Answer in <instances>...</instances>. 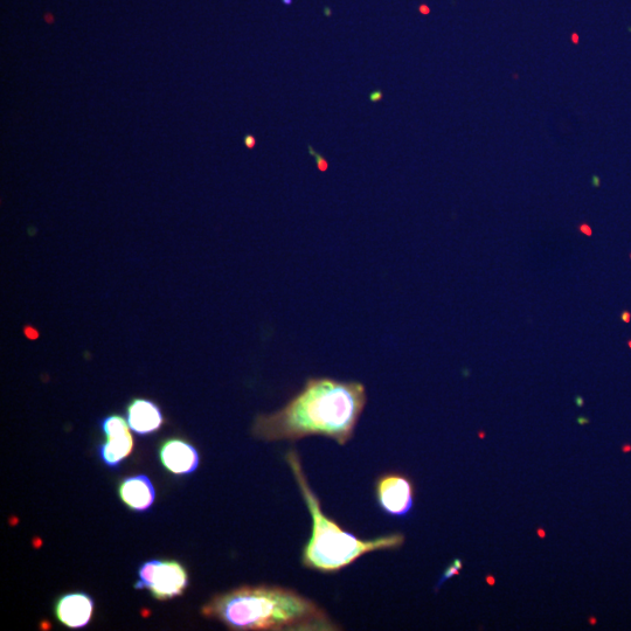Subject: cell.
Wrapping results in <instances>:
<instances>
[{
  "label": "cell",
  "mask_w": 631,
  "mask_h": 631,
  "mask_svg": "<svg viewBox=\"0 0 631 631\" xmlns=\"http://www.w3.org/2000/svg\"><path fill=\"white\" fill-rule=\"evenodd\" d=\"M284 4L290 5L291 4V0H283Z\"/></svg>",
  "instance_id": "cell-15"
},
{
  "label": "cell",
  "mask_w": 631,
  "mask_h": 631,
  "mask_svg": "<svg viewBox=\"0 0 631 631\" xmlns=\"http://www.w3.org/2000/svg\"><path fill=\"white\" fill-rule=\"evenodd\" d=\"M119 494L122 502L137 512L148 511L156 499L154 484L145 475L124 478L120 483Z\"/></svg>",
  "instance_id": "cell-10"
},
{
  "label": "cell",
  "mask_w": 631,
  "mask_h": 631,
  "mask_svg": "<svg viewBox=\"0 0 631 631\" xmlns=\"http://www.w3.org/2000/svg\"><path fill=\"white\" fill-rule=\"evenodd\" d=\"M308 148H309V151H310V155L314 156L316 158L318 169H320L321 171H327L328 170V162L325 161L324 157H322L320 154H318L317 151L312 149L311 145H309Z\"/></svg>",
  "instance_id": "cell-11"
},
{
  "label": "cell",
  "mask_w": 631,
  "mask_h": 631,
  "mask_svg": "<svg viewBox=\"0 0 631 631\" xmlns=\"http://www.w3.org/2000/svg\"><path fill=\"white\" fill-rule=\"evenodd\" d=\"M366 402V388L358 381L309 378L279 411L258 415L252 433L269 442L325 436L344 446L353 438Z\"/></svg>",
  "instance_id": "cell-1"
},
{
  "label": "cell",
  "mask_w": 631,
  "mask_h": 631,
  "mask_svg": "<svg viewBox=\"0 0 631 631\" xmlns=\"http://www.w3.org/2000/svg\"><path fill=\"white\" fill-rule=\"evenodd\" d=\"M201 614L233 630L341 629L317 603L279 586H244L218 594Z\"/></svg>",
  "instance_id": "cell-2"
},
{
  "label": "cell",
  "mask_w": 631,
  "mask_h": 631,
  "mask_svg": "<svg viewBox=\"0 0 631 631\" xmlns=\"http://www.w3.org/2000/svg\"><path fill=\"white\" fill-rule=\"evenodd\" d=\"M106 442L99 446L101 461L109 468H117L133 452L134 439L129 424L121 415H110L101 421Z\"/></svg>",
  "instance_id": "cell-6"
},
{
  "label": "cell",
  "mask_w": 631,
  "mask_h": 631,
  "mask_svg": "<svg viewBox=\"0 0 631 631\" xmlns=\"http://www.w3.org/2000/svg\"><path fill=\"white\" fill-rule=\"evenodd\" d=\"M94 613V600L86 593L62 595L55 603V615L64 626L81 629L88 626Z\"/></svg>",
  "instance_id": "cell-7"
},
{
  "label": "cell",
  "mask_w": 631,
  "mask_h": 631,
  "mask_svg": "<svg viewBox=\"0 0 631 631\" xmlns=\"http://www.w3.org/2000/svg\"><path fill=\"white\" fill-rule=\"evenodd\" d=\"M159 457L164 468L175 475H190L199 467L197 449L184 440L165 441L159 450Z\"/></svg>",
  "instance_id": "cell-8"
},
{
  "label": "cell",
  "mask_w": 631,
  "mask_h": 631,
  "mask_svg": "<svg viewBox=\"0 0 631 631\" xmlns=\"http://www.w3.org/2000/svg\"><path fill=\"white\" fill-rule=\"evenodd\" d=\"M245 144L247 148L253 149L256 144L255 138L252 135H247L245 137Z\"/></svg>",
  "instance_id": "cell-14"
},
{
  "label": "cell",
  "mask_w": 631,
  "mask_h": 631,
  "mask_svg": "<svg viewBox=\"0 0 631 631\" xmlns=\"http://www.w3.org/2000/svg\"><path fill=\"white\" fill-rule=\"evenodd\" d=\"M370 100L373 103L383 100V92H381V90H374V92L370 95Z\"/></svg>",
  "instance_id": "cell-13"
},
{
  "label": "cell",
  "mask_w": 631,
  "mask_h": 631,
  "mask_svg": "<svg viewBox=\"0 0 631 631\" xmlns=\"http://www.w3.org/2000/svg\"><path fill=\"white\" fill-rule=\"evenodd\" d=\"M129 427L140 435L156 433L164 424V416L155 402L147 399H134L127 408Z\"/></svg>",
  "instance_id": "cell-9"
},
{
  "label": "cell",
  "mask_w": 631,
  "mask_h": 631,
  "mask_svg": "<svg viewBox=\"0 0 631 631\" xmlns=\"http://www.w3.org/2000/svg\"><path fill=\"white\" fill-rule=\"evenodd\" d=\"M189 587V574L176 560H149L138 570L136 589H149L158 601L183 595Z\"/></svg>",
  "instance_id": "cell-4"
},
{
  "label": "cell",
  "mask_w": 631,
  "mask_h": 631,
  "mask_svg": "<svg viewBox=\"0 0 631 631\" xmlns=\"http://www.w3.org/2000/svg\"><path fill=\"white\" fill-rule=\"evenodd\" d=\"M376 497L380 509L387 515L404 517L413 508V484L400 474L380 476L376 483Z\"/></svg>",
  "instance_id": "cell-5"
},
{
  "label": "cell",
  "mask_w": 631,
  "mask_h": 631,
  "mask_svg": "<svg viewBox=\"0 0 631 631\" xmlns=\"http://www.w3.org/2000/svg\"><path fill=\"white\" fill-rule=\"evenodd\" d=\"M461 563L460 560L455 561V564L449 568V570H447L445 577L442 578V582L446 581L447 579H449L450 577H453V575L459 573V571L461 570Z\"/></svg>",
  "instance_id": "cell-12"
},
{
  "label": "cell",
  "mask_w": 631,
  "mask_h": 631,
  "mask_svg": "<svg viewBox=\"0 0 631 631\" xmlns=\"http://www.w3.org/2000/svg\"><path fill=\"white\" fill-rule=\"evenodd\" d=\"M286 461L301 490L311 517V536L302 553V564L308 570L321 573H337L356 563L366 554L398 549L405 542L401 533L373 539H360L345 531L322 510L320 499L310 488L300 455L291 449Z\"/></svg>",
  "instance_id": "cell-3"
}]
</instances>
